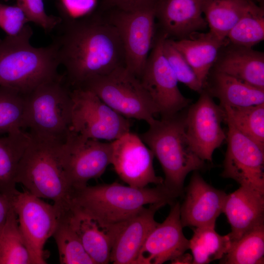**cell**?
Here are the masks:
<instances>
[{
    "label": "cell",
    "instance_id": "1",
    "mask_svg": "<svg viewBox=\"0 0 264 264\" xmlns=\"http://www.w3.org/2000/svg\"><path fill=\"white\" fill-rule=\"evenodd\" d=\"M52 44L65 77L73 88L125 66L122 43L115 27L108 18L94 16L61 21Z\"/></svg>",
    "mask_w": 264,
    "mask_h": 264
},
{
    "label": "cell",
    "instance_id": "2",
    "mask_svg": "<svg viewBox=\"0 0 264 264\" xmlns=\"http://www.w3.org/2000/svg\"><path fill=\"white\" fill-rule=\"evenodd\" d=\"M176 198L163 184L154 188H136L114 182L75 190L71 206L106 230L129 219L147 204L164 202L171 205Z\"/></svg>",
    "mask_w": 264,
    "mask_h": 264
},
{
    "label": "cell",
    "instance_id": "3",
    "mask_svg": "<svg viewBox=\"0 0 264 264\" xmlns=\"http://www.w3.org/2000/svg\"><path fill=\"white\" fill-rule=\"evenodd\" d=\"M32 34L27 24L18 35L0 40V86L27 94L60 75L54 46H33L30 43Z\"/></svg>",
    "mask_w": 264,
    "mask_h": 264
},
{
    "label": "cell",
    "instance_id": "4",
    "mask_svg": "<svg viewBox=\"0 0 264 264\" xmlns=\"http://www.w3.org/2000/svg\"><path fill=\"white\" fill-rule=\"evenodd\" d=\"M154 119L140 138L160 162L165 175L163 185L177 198L184 194L187 175L205 167L186 136L184 114Z\"/></svg>",
    "mask_w": 264,
    "mask_h": 264
},
{
    "label": "cell",
    "instance_id": "5",
    "mask_svg": "<svg viewBox=\"0 0 264 264\" xmlns=\"http://www.w3.org/2000/svg\"><path fill=\"white\" fill-rule=\"evenodd\" d=\"M30 135L18 167L17 184L38 198L52 200L61 213L66 212L71 208L74 190L60 160L61 144Z\"/></svg>",
    "mask_w": 264,
    "mask_h": 264
},
{
    "label": "cell",
    "instance_id": "6",
    "mask_svg": "<svg viewBox=\"0 0 264 264\" xmlns=\"http://www.w3.org/2000/svg\"><path fill=\"white\" fill-rule=\"evenodd\" d=\"M26 95L24 129L32 135L63 144L71 123V89L65 76L45 82Z\"/></svg>",
    "mask_w": 264,
    "mask_h": 264
},
{
    "label": "cell",
    "instance_id": "7",
    "mask_svg": "<svg viewBox=\"0 0 264 264\" xmlns=\"http://www.w3.org/2000/svg\"><path fill=\"white\" fill-rule=\"evenodd\" d=\"M80 88L92 91L110 107L128 119L143 120L149 125L158 113L139 78L125 66L94 78Z\"/></svg>",
    "mask_w": 264,
    "mask_h": 264
},
{
    "label": "cell",
    "instance_id": "8",
    "mask_svg": "<svg viewBox=\"0 0 264 264\" xmlns=\"http://www.w3.org/2000/svg\"><path fill=\"white\" fill-rule=\"evenodd\" d=\"M159 0L130 9L110 8L107 17L120 36L125 67L140 78L155 36L156 11Z\"/></svg>",
    "mask_w": 264,
    "mask_h": 264
},
{
    "label": "cell",
    "instance_id": "9",
    "mask_svg": "<svg viewBox=\"0 0 264 264\" xmlns=\"http://www.w3.org/2000/svg\"><path fill=\"white\" fill-rule=\"evenodd\" d=\"M70 131L84 137L114 141L130 132L131 123L89 89H71Z\"/></svg>",
    "mask_w": 264,
    "mask_h": 264
},
{
    "label": "cell",
    "instance_id": "10",
    "mask_svg": "<svg viewBox=\"0 0 264 264\" xmlns=\"http://www.w3.org/2000/svg\"><path fill=\"white\" fill-rule=\"evenodd\" d=\"M12 203L32 264H46L44 246L55 231L61 212L53 204L45 202L25 190H17Z\"/></svg>",
    "mask_w": 264,
    "mask_h": 264
},
{
    "label": "cell",
    "instance_id": "11",
    "mask_svg": "<svg viewBox=\"0 0 264 264\" xmlns=\"http://www.w3.org/2000/svg\"><path fill=\"white\" fill-rule=\"evenodd\" d=\"M167 35H155L146 63L139 78L161 117L175 115L187 108L191 100L180 91L177 79L163 51Z\"/></svg>",
    "mask_w": 264,
    "mask_h": 264
},
{
    "label": "cell",
    "instance_id": "12",
    "mask_svg": "<svg viewBox=\"0 0 264 264\" xmlns=\"http://www.w3.org/2000/svg\"><path fill=\"white\" fill-rule=\"evenodd\" d=\"M59 156L67 178L74 190L100 177L111 163V142L84 137L70 131L59 146Z\"/></svg>",
    "mask_w": 264,
    "mask_h": 264
},
{
    "label": "cell",
    "instance_id": "13",
    "mask_svg": "<svg viewBox=\"0 0 264 264\" xmlns=\"http://www.w3.org/2000/svg\"><path fill=\"white\" fill-rule=\"evenodd\" d=\"M184 114L186 136L195 153L202 160L212 161L214 151L226 139L221 124L225 121L224 109L217 105L205 90Z\"/></svg>",
    "mask_w": 264,
    "mask_h": 264
},
{
    "label": "cell",
    "instance_id": "14",
    "mask_svg": "<svg viewBox=\"0 0 264 264\" xmlns=\"http://www.w3.org/2000/svg\"><path fill=\"white\" fill-rule=\"evenodd\" d=\"M227 147L222 176L264 193V150L227 119Z\"/></svg>",
    "mask_w": 264,
    "mask_h": 264
},
{
    "label": "cell",
    "instance_id": "15",
    "mask_svg": "<svg viewBox=\"0 0 264 264\" xmlns=\"http://www.w3.org/2000/svg\"><path fill=\"white\" fill-rule=\"evenodd\" d=\"M111 163L119 177L128 185L143 188L149 184H163L156 175L154 154L140 136L129 132L111 142Z\"/></svg>",
    "mask_w": 264,
    "mask_h": 264
},
{
    "label": "cell",
    "instance_id": "16",
    "mask_svg": "<svg viewBox=\"0 0 264 264\" xmlns=\"http://www.w3.org/2000/svg\"><path fill=\"white\" fill-rule=\"evenodd\" d=\"M166 204H150L127 220L107 229L112 239L110 262L114 264H136L140 251L152 230L158 223L156 212Z\"/></svg>",
    "mask_w": 264,
    "mask_h": 264
},
{
    "label": "cell",
    "instance_id": "17",
    "mask_svg": "<svg viewBox=\"0 0 264 264\" xmlns=\"http://www.w3.org/2000/svg\"><path fill=\"white\" fill-rule=\"evenodd\" d=\"M171 205L168 216L152 230L140 251L136 264H161L172 261L189 249L183 233L178 201Z\"/></svg>",
    "mask_w": 264,
    "mask_h": 264
},
{
    "label": "cell",
    "instance_id": "18",
    "mask_svg": "<svg viewBox=\"0 0 264 264\" xmlns=\"http://www.w3.org/2000/svg\"><path fill=\"white\" fill-rule=\"evenodd\" d=\"M185 193L180 206L183 227L216 224L222 213L227 194L207 183L197 171L193 173Z\"/></svg>",
    "mask_w": 264,
    "mask_h": 264
},
{
    "label": "cell",
    "instance_id": "19",
    "mask_svg": "<svg viewBox=\"0 0 264 264\" xmlns=\"http://www.w3.org/2000/svg\"><path fill=\"white\" fill-rule=\"evenodd\" d=\"M205 0H159L156 11L160 31L168 38L179 40L207 28L203 17Z\"/></svg>",
    "mask_w": 264,
    "mask_h": 264
},
{
    "label": "cell",
    "instance_id": "20",
    "mask_svg": "<svg viewBox=\"0 0 264 264\" xmlns=\"http://www.w3.org/2000/svg\"><path fill=\"white\" fill-rule=\"evenodd\" d=\"M222 213L231 226L233 242L257 225L264 223V193L240 186L227 195Z\"/></svg>",
    "mask_w": 264,
    "mask_h": 264
},
{
    "label": "cell",
    "instance_id": "21",
    "mask_svg": "<svg viewBox=\"0 0 264 264\" xmlns=\"http://www.w3.org/2000/svg\"><path fill=\"white\" fill-rule=\"evenodd\" d=\"M214 66L224 73L264 89V54L252 48L228 44Z\"/></svg>",
    "mask_w": 264,
    "mask_h": 264
},
{
    "label": "cell",
    "instance_id": "22",
    "mask_svg": "<svg viewBox=\"0 0 264 264\" xmlns=\"http://www.w3.org/2000/svg\"><path fill=\"white\" fill-rule=\"evenodd\" d=\"M169 39L191 66L204 88L220 49L229 43L227 39L221 40L210 31L196 32L179 40Z\"/></svg>",
    "mask_w": 264,
    "mask_h": 264
},
{
    "label": "cell",
    "instance_id": "23",
    "mask_svg": "<svg viewBox=\"0 0 264 264\" xmlns=\"http://www.w3.org/2000/svg\"><path fill=\"white\" fill-rule=\"evenodd\" d=\"M66 216L95 264L109 263L112 242L108 232L88 215L72 206L66 212Z\"/></svg>",
    "mask_w": 264,
    "mask_h": 264
},
{
    "label": "cell",
    "instance_id": "24",
    "mask_svg": "<svg viewBox=\"0 0 264 264\" xmlns=\"http://www.w3.org/2000/svg\"><path fill=\"white\" fill-rule=\"evenodd\" d=\"M30 140L29 133L23 130L0 137V193L11 199L17 191V171Z\"/></svg>",
    "mask_w": 264,
    "mask_h": 264
},
{
    "label": "cell",
    "instance_id": "25",
    "mask_svg": "<svg viewBox=\"0 0 264 264\" xmlns=\"http://www.w3.org/2000/svg\"><path fill=\"white\" fill-rule=\"evenodd\" d=\"M207 92L220 100L221 107H248L264 104V89L219 72H214Z\"/></svg>",
    "mask_w": 264,
    "mask_h": 264
},
{
    "label": "cell",
    "instance_id": "26",
    "mask_svg": "<svg viewBox=\"0 0 264 264\" xmlns=\"http://www.w3.org/2000/svg\"><path fill=\"white\" fill-rule=\"evenodd\" d=\"M253 0H205L203 13L209 31L225 40L233 27L245 13Z\"/></svg>",
    "mask_w": 264,
    "mask_h": 264
},
{
    "label": "cell",
    "instance_id": "27",
    "mask_svg": "<svg viewBox=\"0 0 264 264\" xmlns=\"http://www.w3.org/2000/svg\"><path fill=\"white\" fill-rule=\"evenodd\" d=\"M216 224L196 227L189 240L193 264H207L222 259L232 241L229 234L222 236L215 230Z\"/></svg>",
    "mask_w": 264,
    "mask_h": 264
},
{
    "label": "cell",
    "instance_id": "28",
    "mask_svg": "<svg viewBox=\"0 0 264 264\" xmlns=\"http://www.w3.org/2000/svg\"><path fill=\"white\" fill-rule=\"evenodd\" d=\"M264 223H261L233 242L220 259L225 264H262L264 263Z\"/></svg>",
    "mask_w": 264,
    "mask_h": 264
},
{
    "label": "cell",
    "instance_id": "29",
    "mask_svg": "<svg viewBox=\"0 0 264 264\" xmlns=\"http://www.w3.org/2000/svg\"><path fill=\"white\" fill-rule=\"evenodd\" d=\"M0 264H32L13 206L0 229Z\"/></svg>",
    "mask_w": 264,
    "mask_h": 264
},
{
    "label": "cell",
    "instance_id": "30",
    "mask_svg": "<svg viewBox=\"0 0 264 264\" xmlns=\"http://www.w3.org/2000/svg\"><path fill=\"white\" fill-rule=\"evenodd\" d=\"M226 39L234 45L252 48L264 40V9L253 1L229 32Z\"/></svg>",
    "mask_w": 264,
    "mask_h": 264
},
{
    "label": "cell",
    "instance_id": "31",
    "mask_svg": "<svg viewBox=\"0 0 264 264\" xmlns=\"http://www.w3.org/2000/svg\"><path fill=\"white\" fill-rule=\"evenodd\" d=\"M222 107L225 111V119L264 150V104L248 107Z\"/></svg>",
    "mask_w": 264,
    "mask_h": 264
},
{
    "label": "cell",
    "instance_id": "32",
    "mask_svg": "<svg viewBox=\"0 0 264 264\" xmlns=\"http://www.w3.org/2000/svg\"><path fill=\"white\" fill-rule=\"evenodd\" d=\"M66 212L61 215L52 236L58 247L60 264H95L69 224Z\"/></svg>",
    "mask_w": 264,
    "mask_h": 264
},
{
    "label": "cell",
    "instance_id": "33",
    "mask_svg": "<svg viewBox=\"0 0 264 264\" xmlns=\"http://www.w3.org/2000/svg\"><path fill=\"white\" fill-rule=\"evenodd\" d=\"M26 103L25 94L0 86V134L23 130Z\"/></svg>",
    "mask_w": 264,
    "mask_h": 264
},
{
    "label": "cell",
    "instance_id": "34",
    "mask_svg": "<svg viewBox=\"0 0 264 264\" xmlns=\"http://www.w3.org/2000/svg\"><path fill=\"white\" fill-rule=\"evenodd\" d=\"M163 51L178 82L184 84L191 89L200 93L204 89L203 85L186 59L172 45L168 38L164 40Z\"/></svg>",
    "mask_w": 264,
    "mask_h": 264
},
{
    "label": "cell",
    "instance_id": "35",
    "mask_svg": "<svg viewBox=\"0 0 264 264\" xmlns=\"http://www.w3.org/2000/svg\"><path fill=\"white\" fill-rule=\"evenodd\" d=\"M17 5L24 12L29 22L50 32L60 23V18L49 16L46 13L43 0H17Z\"/></svg>",
    "mask_w": 264,
    "mask_h": 264
},
{
    "label": "cell",
    "instance_id": "36",
    "mask_svg": "<svg viewBox=\"0 0 264 264\" xmlns=\"http://www.w3.org/2000/svg\"><path fill=\"white\" fill-rule=\"evenodd\" d=\"M28 22L25 14L19 6L0 3V27L7 36L18 35Z\"/></svg>",
    "mask_w": 264,
    "mask_h": 264
},
{
    "label": "cell",
    "instance_id": "37",
    "mask_svg": "<svg viewBox=\"0 0 264 264\" xmlns=\"http://www.w3.org/2000/svg\"><path fill=\"white\" fill-rule=\"evenodd\" d=\"M156 0H104L106 6L110 8L130 9L142 6Z\"/></svg>",
    "mask_w": 264,
    "mask_h": 264
},
{
    "label": "cell",
    "instance_id": "38",
    "mask_svg": "<svg viewBox=\"0 0 264 264\" xmlns=\"http://www.w3.org/2000/svg\"><path fill=\"white\" fill-rule=\"evenodd\" d=\"M12 206V199L0 193V229L5 222Z\"/></svg>",
    "mask_w": 264,
    "mask_h": 264
},
{
    "label": "cell",
    "instance_id": "39",
    "mask_svg": "<svg viewBox=\"0 0 264 264\" xmlns=\"http://www.w3.org/2000/svg\"><path fill=\"white\" fill-rule=\"evenodd\" d=\"M193 261L192 255L184 253L171 261V263L174 264H193Z\"/></svg>",
    "mask_w": 264,
    "mask_h": 264
},
{
    "label": "cell",
    "instance_id": "40",
    "mask_svg": "<svg viewBox=\"0 0 264 264\" xmlns=\"http://www.w3.org/2000/svg\"><path fill=\"white\" fill-rule=\"evenodd\" d=\"M259 2L260 6L264 7V0H256Z\"/></svg>",
    "mask_w": 264,
    "mask_h": 264
}]
</instances>
